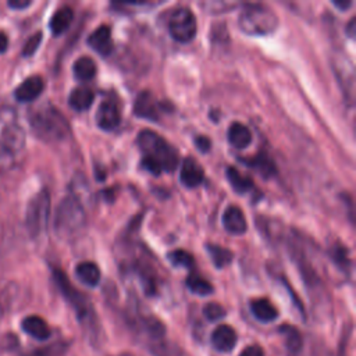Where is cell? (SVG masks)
<instances>
[{"instance_id": "14", "label": "cell", "mask_w": 356, "mask_h": 356, "mask_svg": "<svg viewBox=\"0 0 356 356\" xmlns=\"http://www.w3.org/2000/svg\"><path fill=\"white\" fill-rule=\"evenodd\" d=\"M222 225L232 235H242L248 229L246 218L238 206H229L222 214Z\"/></svg>"}, {"instance_id": "13", "label": "cell", "mask_w": 356, "mask_h": 356, "mask_svg": "<svg viewBox=\"0 0 356 356\" xmlns=\"http://www.w3.org/2000/svg\"><path fill=\"white\" fill-rule=\"evenodd\" d=\"M88 44L100 56H108L113 50L111 31L107 25H100L88 38Z\"/></svg>"}, {"instance_id": "16", "label": "cell", "mask_w": 356, "mask_h": 356, "mask_svg": "<svg viewBox=\"0 0 356 356\" xmlns=\"http://www.w3.org/2000/svg\"><path fill=\"white\" fill-rule=\"evenodd\" d=\"M74 19V11L71 7L68 6H64V7H60L50 18V22H49V28L51 31V33L54 36H58L61 33H64L68 26L71 25Z\"/></svg>"}, {"instance_id": "35", "label": "cell", "mask_w": 356, "mask_h": 356, "mask_svg": "<svg viewBox=\"0 0 356 356\" xmlns=\"http://www.w3.org/2000/svg\"><path fill=\"white\" fill-rule=\"evenodd\" d=\"M7 299H8V296H7L6 288H0V316H1V314L4 313V310H6Z\"/></svg>"}, {"instance_id": "7", "label": "cell", "mask_w": 356, "mask_h": 356, "mask_svg": "<svg viewBox=\"0 0 356 356\" xmlns=\"http://www.w3.org/2000/svg\"><path fill=\"white\" fill-rule=\"evenodd\" d=\"M196 29V17L189 8L179 7L170 15L168 32L174 40L179 43H188L195 38Z\"/></svg>"}, {"instance_id": "9", "label": "cell", "mask_w": 356, "mask_h": 356, "mask_svg": "<svg viewBox=\"0 0 356 356\" xmlns=\"http://www.w3.org/2000/svg\"><path fill=\"white\" fill-rule=\"evenodd\" d=\"M120 121H121V111H120L118 103L113 99L103 100L96 113V122L99 128L104 131H111L118 127Z\"/></svg>"}, {"instance_id": "38", "label": "cell", "mask_w": 356, "mask_h": 356, "mask_svg": "<svg viewBox=\"0 0 356 356\" xmlns=\"http://www.w3.org/2000/svg\"><path fill=\"white\" fill-rule=\"evenodd\" d=\"M356 22H355V18H352L350 19V22L348 24V28H346V32H348V35L350 36V38H355V33H356Z\"/></svg>"}, {"instance_id": "27", "label": "cell", "mask_w": 356, "mask_h": 356, "mask_svg": "<svg viewBox=\"0 0 356 356\" xmlns=\"http://www.w3.org/2000/svg\"><path fill=\"white\" fill-rule=\"evenodd\" d=\"M186 286L191 292H193L196 295H200V296H206V295H210L213 292V285L207 280H204L203 277L196 275V274H189L188 275Z\"/></svg>"}, {"instance_id": "6", "label": "cell", "mask_w": 356, "mask_h": 356, "mask_svg": "<svg viewBox=\"0 0 356 356\" xmlns=\"http://www.w3.org/2000/svg\"><path fill=\"white\" fill-rule=\"evenodd\" d=\"M50 217V195L46 189L38 192L29 202L26 207L25 224L31 236L42 235L49 222Z\"/></svg>"}, {"instance_id": "36", "label": "cell", "mask_w": 356, "mask_h": 356, "mask_svg": "<svg viewBox=\"0 0 356 356\" xmlns=\"http://www.w3.org/2000/svg\"><path fill=\"white\" fill-rule=\"evenodd\" d=\"M7 47H8V38L3 31H0V54H3L7 50Z\"/></svg>"}, {"instance_id": "12", "label": "cell", "mask_w": 356, "mask_h": 356, "mask_svg": "<svg viewBox=\"0 0 356 356\" xmlns=\"http://www.w3.org/2000/svg\"><path fill=\"white\" fill-rule=\"evenodd\" d=\"M211 343L218 352H231L236 345V332L228 324L218 325L211 332Z\"/></svg>"}, {"instance_id": "30", "label": "cell", "mask_w": 356, "mask_h": 356, "mask_svg": "<svg viewBox=\"0 0 356 356\" xmlns=\"http://www.w3.org/2000/svg\"><path fill=\"white\" fill-rule=\"evenodd\" d=\"M203 314L210 321H217L225 316V309L216 302H210L203 307Z\"/></svg>"}, {"instance_id": "15", "label": "cell", "mask_w": 356, "mask_h": 356, "mask_svg": "<svg viewBox=\"0 0 356 356\" xmlns=\"http://www.w3.org/2000/svg\"><path fill=\"white\" fill-rule=\"evenodd\" d=\"M21 327L24 330V332H26L28 335H31L35 339L39 341H44L50 337L51 331L49 324L40 317V316H26L22 321H21Z\"/></svg>"}, {"instance_id": "11", "label": "cell", "mask_w": 356, "mask_h": 356, "mask_svg": "<svg viewBox=\"0 0 356 356\" xmlns=\"http://www.w3.org/2000/svg\"><path fill=\"white\" fill-rule=\"evenodd\" d=\"M43 86H44V82H43L42 76L32 75L17 86L15 92H14V96L21 103L32 102L42 93Z\"/></svg>"}, {"instance_id": "25", "label": "cell", "mask_w": 356, "mask_h": 356, "mask_svg": "<svg viewBox=\"0 0 356 356\" xmlns=\"http://www.w3.org/2000/svg\"><path fill=\"white\" fill-rule=\"evenodd\" d=\"M149 350L153 356H185L184 352L177 345L170 343L165 339L149 343Z\"/></svg>"}, {"instance_id": "33", "label": "cell", "mask_w": 356, "mask_h": 356, "mask_svg": "<svg viewBox=\"0 0 356 356\" xmlns=\"http://www.w3.org/2000/svg\"><path fill=\"white\" fill-rule=\"evenodd\" d=\"M195 145H196V147H197L200 152L206 153V152H209V149H210V146H211V142H210V139H209L207 136L200 135V136H196V138H195Z\"/></svg>"}, {"instance_id": "2", "label": "cell", "mask_w": 356, "mask_h": 356, "mask_svg": "<svg viewBox=\"0 0 356 356\" xmlns=\"http://www.w3.org/2000/svg\"><path fill=\"white\" fill-rule=\"evenodd\" d=\"M29 124L38 138L44 142H58L68 136L67 118L51 104H42L29 114Z\"/></svg>"}, {"instance_id": "24", "label": "cell", "mask_w": 356, "mask_h": 356, "mask_svg": "<svg viewBox=\"0 0 356 356\" xmlns=\"http://www.w3.org/2000/svg\"><path fill=\"white\" fill-rule=\"evenodd\" d=\"M206 248H207V252L210 254L211 261L214 263V266L217 268H222V267L228 266L234 259L232 252L227 248H222V246H218V245H211V243H209Z\"/></svg>"}, {"instance_id": "1", "label": "cell", "mask_w": 356, "mask_h": 356, "mask_svg": "<svg viewBox=\"0 0 356 356\" xmlns=\"http://www.w3.org/2000/svg\"><path fill=\"white\" fill-rule=\"evenodd\" d=\"M138 145L143 154L142 165L152 174L159 175L161 171H174L178 165L177 149L154 131H140Z\"/></svg>"}, {"instance_id": "3", "label": "cell", "mask_w": 356, "mask_h": 356, "mask_svg": "<svg viewBox=\"0 0 356 356\" xmlns=\"http://www.w3.org/2000/svg\"><path fill=\"white\" fill-rule=\"evenodd\" d=\"M86 216L81 199L68 195L57 206L54 216V229L60 238L71 239L85 227Z\"/></svg>"}, {"instance_id": "21", "label": "cell", "mask_w": 356, "mask_h": 356, "mask_svg": "<svg viewBox=\"0 0 356 356\" xmlns=\"http://www.w3.org/2000/svg\"><path fill=\"white\" fill-rule=\"evenodd\" d=\"M242 161L245 164H248L250 168H254L264 178H268L277 172V167H275L274 161L264 153H260L252 159H245Z\"/></svg>"}, {"instance_id": "17", "label": "cell", "mask_w": 356, "mask_h": 356, "mask_svg": "<svg viewBox=\"0 0 356 356\" xmlns=\"http://www.w3.org/2000/svg\"><path fill=\"white\" fill-rule=\"evenodd\" d=\"M250 312L261 323H270L278 317V310L275 309V306L264 298L253 299L250 302Z\"/></svg>"}, {"instance_id": "28", "label": "cell", "mask_w": 356, "mask_h": 356, "mask_svg": "<svg viewBox=\"0 0 356 356\" xmlns=\"http://www.w3.org/2000/svg\"><path fill=\"white\" fill-rule=\"evenodd\" d=\"M330 256L338 268H341L342 271L349 270L350 261H349V256H348V249L345 246H342L339 243L332 245L330 248Z\"/></svg>"}, {"instance_id": "10", "label": "cell", "mask_w": 356, "mask_h": 356, "mask_svg": "<svg viewBox=\"0 0 356 356\" xmlns=\"http://www.w3.org/2000/svg\"><path fill=\"white\" fill-rule=\"evenodd\" d=\"M203 178H204V172L200 164L195 159L186 157L182 161L181 171H179V179L182 185H185L186 188H196L203 182Z\"/></svg>"}, {"instance_id": "29", "label": "cell", "mask_w": 356, "mask_h": 356, "mask_svg": "<svg viewBox=\"0 0 356 356\" xmlns=\"http://www.w3.org/2000/svg\"><path fill=\"white\" fill-rule=\"evenodd\" d=\"M167 259L171 261L175 267H184V268H192L195 264L193 256L182 249H175L167 254Z\"/></svg>"}, {"instance_id": "18", "label": "cell", "mask_w": 356, "mask_h": 356, "mask_svg": "<svg viewBox=\"0 0 356 356\" xmlns=\"http://www.w3.org/2000/svg\"><path fill=\"white\" fill-rule=\"evenodd\" d=\"M95 100V93L92 89L89 88H85V86H78V88H74L70 93V97H68V103L70 106L76 110V111H85L88 110L92 103Z\"/></svg>"}, {"instance_id": "20", "label": "cell", "mask_w": 356, "mask_h": 356, "mask_svg": "<svg viewBox=\"0 0 356 356\" xmlns=\"http://www.w3.org/2000/svg\"><path fill=\"white\" fill-rule=\"evenodd\" d=\"M75 274L81 282L88 286H96L100 281V270L92 261H82L76 266Z\"/></svg>"}, {"instance_id": "23", "label": "cell", "mask_w": 356, "mask_h": 356, "mask_svg": "<svg viewBox=\"0 0 356 356\" xmlns=\"http://www.w3.org/2000/svg\"><path fill=\"white\" fill-rule=\"evenodd\" d=\"M227 178H228V182L231 184L232 189L238 193H245V192H249L254 188L253 181L250 178L242 175L235 167H228Z\"/></svg>"}, {"instance_id": "8", "label": "cell", "mask_w": 356, "mask_h": 356, "mask_svg": "<svg viewBox=\"0 0 356 356\" xmlns=\"http://www.w3.org/2000/svg\"><path fill=\"white\" fill-rule=\"evenodd\" d=\"M161 113V103L156 99V96L149 92L143 90L138 95L135 104H134V114L139 118L157 121Z\"/></svg>"}, {"instance_id": "34", "label": "cell", "mask_w": 356, "mask_h": 356, "mask_svg": "<svg viewBox=\"0 0 356 356\" xmlns=\"http://www.w3.org/2000/svg\"><path fill=\"white\" fill-rule=\"evenodd\" d=\"M8 7L11 8H17V10H22V8H26L32 4L31 0H8Z\"/></svg>"}, {"instance_id": "31", "label": "cell", "mask_w": 356, "mask_h": 356, "mask_svg": "<svg viewBox=\"0 0 356 356\" xmlns=\"http://www.w3.org/2000/svg\"><path fill=\"white\" fill-rule=\"evenodd\" d=\"M42 38H43V35H42L40 31L35 32V33L26 40V43H25V46H24V49H22V56H25V57L32 56V54L38 50V47H39L40 42H42Z\"/></svg>"}, {"instance_id": "4", "label": "cell", "mask_w": 356, "mask_h": 356, "mask_svg": "<svg viewBox=\"0 0 356 356\" xmlns=\"http://www.w3.org/2000/svg\"><path fill=\"white\" fill-rule=\"evenodd\" d=\"M238 26L246 35H270L277 29L278 18L275 13L266 6L246 4L238 17Z\"/></svg>"}, {"instance_id": "26", "label": "cell", "mask_w": 356, "mask_h": 356, "mask_svg": "<svg viewBox=\"0 0 356 356\" xmlns=\"http://www.w3.org/2000/svg\"><path fill=\"white\" fill-rule=\"evenodd\" d=\"M285 338V345L288 352L291 353H299L302 349V337L299 334V331L295 327H289V325H282L280 330Z\"/></svg>"}, {"instance_id": "37", "label": "cell", "mask_w": 356, "mask_h": 356, "mask_svg": "<svg viewBox=\"0 0 356 356\" xmlns=\"http://www.w3.org/2000/svg\"><path fill=\"white\" fill-rule=\"evenodd\" d=\"M332 4L343 11V10H346L348 7L352 6V1H349V0H332Z\"/></svg>"}, {"instance_id": "32", "label": "cell", "mask_w": 356, "mask_h": 356, "mask_svg": "<svg viewBox=\"0 0 356 356\" xmlns=\"http://www.w3.org/2000/svg\"><path fill=\"white\" fill-rule=\"evenodd\" d=\"M239 356H264V352L259 345H249L241 352Z\"/></svg>"}, {"instance_id": "19", "label": "cell", "mask_w": 356, "mask_h": 356, "mask_svg": "<svg viewBox=\"0 0 356 356\" xmlns=\"http://www.w3.org/2000/svg\"><path fill=\"white\" fill-rule=\"evenodd\" d=\"M228 142L236 149H245L252 142V134L248 127L241 122H232L228 128Z\"/></svg>"}, {"instance_id": "5", "label": "cell", "mask_w": 356, "mask_h": 356, "mask_svg": "<svg viewBox=\"0 0 356 356\" xmlns=\"http://www.w3.org/2000/svg\"><path fill=\"white\" fill-rule=\"evenodd\" d=\"M53 278L56 285L58 286L60 292L64 295V298L68 300V303L72 306V309L76 313V317L82 324H88L89 328H93L95 324V313L90 306V302L86 299V296L79 292L68 280V277L64 274V271L54 268L53 270Z\"/></svg>"}, {"instance_id": "22", "label": "cell", "mask_w": 356, "mask_h": 356, "mask_svg": "<svg viewBox=\"0 0 356 356\" xmlns=\"http://www.w3.org/2000/svg\"><path fill=\"white\" fill-rule=\"evenodd\" d=\"M72 72L79 81H90L96 75V64L90 57H79L72 65Z\"/></svg>"}]
</instances>
